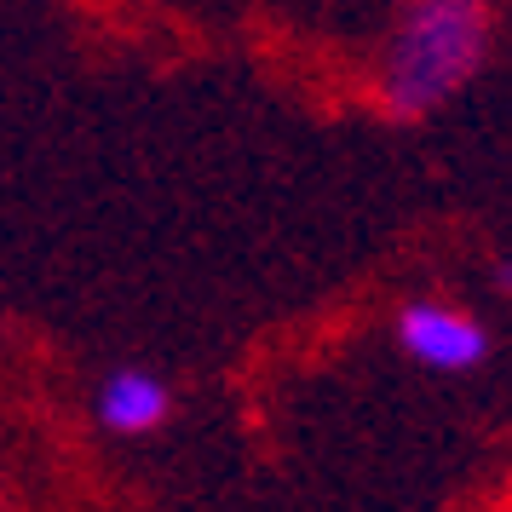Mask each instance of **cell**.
<instances>
[{"instance_id":"cell-1","label":"cell","mask_w":512,"mask_h":512,"mask_svg":"<svg viewBox=\"0 0 512 512\" xmlns=\"http://www.w3.org/2000/svg\"><path fill=\"white\" fill-rule=\"evenodd\" d=\"M489 18L478 0H420L392 47L386 98L397 116L432 110L443 93H455L466 75L484 64Z\"/></svg>"},{"instance_id":"cell-2","label":"cell","mask_w":512,"mask_h":512,"mask_svg":"<svg viewBox=\"0 0 512 512\" xmlns=\"http://www.w3.org/2000/svg\"><path fill=\"white\" fill-rule=\"evenodd\" d=\"M397 346L409 351L426 369H478L489 357V334L466 311H449V305H403L397 317Z\"/></svg>"},{"instance_id":"cell-3","label":"cell","mask_w":512,"mask_h":512,"mask_svg":"<svg viewBox=\"0 0 512 512\" xmlns=\"http://www.w3.org/2000/svg\"><path fill=\"white\" fill-rule=\"evenodd\" d=\"M167 409H173V397L156 374L144 369H121L104 380V392H98V420L110 426V432H127V438H139L150 426H162Z\"/></svg>"}]
</instances>
